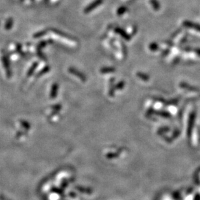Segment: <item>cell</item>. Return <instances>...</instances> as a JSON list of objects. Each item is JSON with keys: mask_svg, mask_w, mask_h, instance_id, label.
I'll return each instance as SVG.
<instances>
[{"mask_svg": "<svg viewBox=\"0 0 200 200\" xmlns=\"http://www.w3.org/2000/svg\"><path fill=\"white\" fill-rule=\"evenodd\" d=\"M102 1L103 0H96V1L93 3L92 5H89V6L87 8L86 10H85V12H89L90 11H91L92 10L94 9V8L98 7V5H100L101 3H102Z\"/></svg>", "mask_w": 200, "mask_h": 200, "instance_id": "cell-1", "label": "cell"}]
</instances>
